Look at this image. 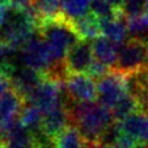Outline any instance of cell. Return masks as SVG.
I'll list each match as a JSON object with an SVG mask.
<instances>
[{
	"instance_id": "9",
	"label": "cell",
	"mask_w": 148,
	"mask_h": 148,
	"mask_svg": "<svg viewBox=\"0 0 148 148\" xmlns=\"http://www.w3.org/2000/svg\"><path fill=\"white\" fill-rule=\"evenodd\" d=\"M10 78H11L14 89L26 102V99L29 97V94L44 80V75L42 72L34 70V69L23 65L22 67H15Z\"/></svg>"
},
{
	"instance_id": "3",
	"label": "cell",
	"mask_w": 148,
	"mask_h": 148,
	"mask_svg": "<svg viewBox=\"0 0 148 148\" xmlns=\"http://www.w3.org/2000/svg\"><path fill=\"white\" fill-rule=\"evenodd\" d=\"M148 67V44L138 39H129L119 48L115 65L112 67L124 75Z\"/></svg>"
},
{
	"instance_id": "16",
	"label": "cell",
	"mask_w": 148,
	"mask_h": 148,
	"mask_svg": "<svg viewBox=\"0 0 148 148\" xmlns=\"http://www.w3.org/2000/svg\"><path fill=\"white\" fill-rule=\"evenodd\" d=\"M91 3L92 0H61V16L75 22L91 12Z\"/></svg>"
},
{
	"instance_id": "26",
	"label": "cell",
	"mask_w": 148,
	"mask_h": 148,
	"mask_svg": "<svg viewBox=\"0 0 148 148\" xmlns=\"http://www.w3.org/2000/svg\"><path fill=\"white\" fill-rule=\"evenodd\" d=\"M31 1H32V0H11L12 5H15V6H17V8L28 6V5L31 4Z\"/></svg>"
},
{
	"instance_id": "10",
	"label": "cell",
	"mask_w": 148,
	"mask_h": 148,
	"mask_svg": "<svg viewBox=\"0 0 148 148\" xmlns=\"http://www.w3.org/2000/svg\"><path fill=\"white\" fill-rule=\"evenodd\" d=\"M69 125H71L69 110L65 104H61L59 107L51 109L44 114L42 130L49 137L55 138Z\"/></svg>"
},
{
	"instance_id": "30",
	"label": "cell",
	"mask_w": 148,
	"mask_h": 148,
	"mask_svg": "<svg viewBox=\"0 0 148 148\" xmlns=\"http://www.w3.org/2000/svg\"><path fill=\"white\" fill-rule=\"evenodd\" d=\"M145 15L148 16V0L146 1V5H145Z\"/></svg>"
},
{
	"instance_id": "11",
	"label": "cell",
	"mask_w": 148,
	"mask_h": 148,
	"mask_svg": "<svg viewBox=\"0 0 148 148\" xmlns=\"http://www.w3.org/2000/svg\"><path fill=\"white\" fill-rule=\"evenodd\" d=\"M123 134L129 135L136 142L148 143V115L137 112L119 121Z\"/></svg>"
},
{
	"instance_id": "18",
	"label": "cell",
	"mask_w": 148,
	"mask_h": 148,
	"mask_svg": "<svg viewBox=\"0 0 148 148\" xmlns=\"http://www.w3.org/2000/svg\"><path fill=\"white\" fill-rule=\"evenodd\" d=\"M86 145L87 141L73 125H69L59 136L55 137L56 148H84Z\"/></svg>"
},
{
	"instance_id": "4",
	"label": "cell",
	"mask_w": 148,
	"mask_h": 148,
	"mask_svg": "<svg viewBox=\"0 0 148 148\" xmlns=\"http://www.w3.org/2000/svg\"><path fill=\"white\" fill-rule=\"evenodd\" d=\"M20 59L25 66L34 69L43 75H45L55 64L48 45L40 36L39 31L31 37L23 48L20 50Z\"/></svg>"
},
{
	"instance_id": "15",
	"label": "cell",
	"mask_w": 148,
	"mask_h": 148,
	"mask_svg": "<svg viewBox=\"0 0 148 148\" xmlns=\"http://www.w3.org/2000/svg\"><path fill=\"white\" fill-rule=\"evenodd\" d=\"M43 118L44 113L38 107L29 102H25L22 112L20 114V120L26 129L29 130L32 134L40 131L43 125Z\"/></svg>"
},
{
	"instance_id": "19",
	"label": "cell",
	"mask_w": 148,
	"mask_h": 148,
	"mask_svg": "<svg viewBox=\"0 0 148 148\" xmlns=\"http://www.w3.org/2000/svg\"><path fill=\"white\" fill-rule=\"evenodd\" d=\"M31 4L42 18V22L56 18L61 15V0H32Z\"/></svg>"
},
{
	"instance_id": "1",
	"label": "cell",
	"mask_w": 148,
	"mask_h": 148,
	"mask_svg": "<svg viewBox=\"0 0 148 148\" xmlns=\"http://www.w3.org/2000/svg\"><path fill=\"white\" fill-rule=\"evenodd\" d=\"M65 105L71 125L76 126L87 142L99 140L105 129L115 121L112 109L99 102H75L67 98Z\"/></svg>"
},
{
	"instance_id": "27",
	"label": "cell",
	"mask_w": 148,
	"mask_h": 148,
	"mask_svg": "<svg viewBox=\"0 0 148 148\" xmlns=\"http://www.w3.org/2000/svg\"><path fill=\"white\" fill-rule=\"evenodd\" d=\"M108 1L113 5V6H115L116 9H121V6H123V3H124V0H108Z\"/></svg>"
},
{
	"instance_id": "21",
	"label": "cell",
	"mask_w": 148,
	"mask_h": 148,
	"mask_svg": "<svg viewBox=\"0 0 148 148\" xmlns=\"http://www.w3.org/2000/svg\"><path fill=\"white\" fill-rule=\"evenodd\" d=\"M146 1L147 0H124L120 11L126 18L143 15Z\"/></svg>"
},
{
	"instance_id": "5",
	"label": "cell",
	"mask_w": 148,
	"mask_h": 148,
	"mask_svg": "<svg viewBox=\"0 0 148 148\" xmlns=\"http://www.w3.org/2000/svg\"><path fill=\"white\" fill-rule=\"evenodd\" d=\"M126 92L125 75L114 69L97 80V99L109 109H112Z\"/></svg>"
},
{
	"instance_id": "2",
	"label": "cell",
	"mask_w": 148,
	"mask_h": 148,
	"mask_svg": "<svg viewBox=\"0 0 148 148\" xmlns=\"http://www.w3.org/2000/svg\"><path fill=\"white\" fill-rule=\"evenodd\" d=\"M38 31L48 45L55 64L65 62V56L69 49L81 40V37L72 22L61 15L56 18L43 22Z\"/></svg>"
},
{
	"instance_id": "25",
	"label": "cell",
	"mask_w": 148,
	"mask_h": 148,
	"mask_svg": "<svg viewBox=\"0 0 148 148\" xmlns=\"http://www.w3.org/2000/svg\"><path fill=\"white\" fill-rule=\"evenodd\" d=\"M84 148H109V146H107L105 143H103L102 141H91V142H87V145Z\"/></svg>"
},
{
	"instance_id": "22",
	"label": "cell",
	"mask_w": 148,
	"mask_h": 148,
	"mask_svg": "<svg viewBox=\"0 0 148 148\" xmlns=\"http://www.w3.org/2000/svg\"><path fill=\"white\" fill-rule=\"evenodd\" d=\"M121 135H123V131H121V127H120V123L115 120L112 125L105 129V131L100 136L99 141H102L103 143L110 147V146L118 143Z\"/></svg>"
},
{
	"instance_id": "8",
	"label": "cell",
	"mask_w": 148,
	"mask_h": 148,
	"mask_svg": "<svg viewBox=\"0 0 148 148\" xmlns=\"http://www.w3.org/2000/svg\"><path fill=\"white\" fill-rule=\"evenodd\" d=\"M4 148H34V137L21 123L20 116L0 127Z\"/></svg>"
},
{
	"instance_id": "14",
	"label": "cell",
	"mask_w": 148,
	"mask_h": 148,
	"mask_svg": "<svg viewBox=\"0 0 148 148\" xmlns=\"http://www.w3.org/2000/svg\"><path fill=\"white\" fill-rule=\"evenodd\" d=\"M72 25L75 26V29L77 31V33L80 34L81 39L93 40L102 34L100 20L92 12L76 20L75 22H72Z\"/></svg>"
},
{
	"instance_id": "20",
	"label": "cell",
	"mask_w": 148,
	"mask_h": 148,
	"mask_svg": "<svg viewBox=\"0 0 148 148\" xmlns=\"http://www.w3.org/2000/svg\"><path fill=\"white\" fill-rule=\"evenodd\" d=\"M91 12L99 20H108L121 16V11L113 6L108 0H92L91 3Z\"/></svg>"
},
{
	"instance_id": "17",
	"label": "cell",
	"mask_w": 148,
	"mask_h": 148,
	"mask_svg": "<svg viewBox=\"0 0 148 148\" xmlns=\"http://www.w3.org/2000/svg\"><path fill=\"white\" fill-rule=\"evenodd\" d=\"M112 112L114 115V119L116 121H121L125 118H127V116L132 115L134 113L141 112V105L138 99L134 94L126 92L112 108Z\"/></svg>"
},
{
	"instance_id": "24",
	"label": "cell",
	"mask_w": 148,
	"mask_h": 148,
	"mask_svg": "<svg viewBox=\"0 0 148 148\" xmlns=\"http://www.w3.org/2000/svg\"><path fill=\"white\" fill-rule=\"evenodd\" d=\"M12 88L14 87H12V82H11L10 76H8L6 73L0 71V96L5 94L9 91H11Z\"/></svg>"
},
{
	"instance_id": "29",
	"label": "cell",
	"mask_w": 148,
	"mask_h": 148,
	"mask_svg": "<svg viewBox=\"0 0 148 148\" xmlns=\"http://www.w3.org/2000/svg\"><path fill=\"white\" fill-rule=\"evenodd\" d=\"M109 148H125L124 146H121L120 143H116V145H113V146H110Z\"/></svg>"
},
{
	"instance_id": "23",
	"label": "cell",
	"mask_w": 148,
	"mask_h": 148,
	"mask_svg": "<svg viewBox=\"0 0 148 148\" xmlns=\"http://www.w3.org/2000/svg\"><path fill=\"white\" fill-rule=\"evenodd\" d=\"M110 70H112V67H110V66L105 65V64H103V62H100L98 60H94L93 64L91 65V67L88 69L87 73L91 77H93L94 80H99L100 77H103V76L107 75Z\"/></svg>"
},
{
	"instance_id": "13",
	"label": "cell",
	"mask_w": 148,
	"mask_h": 148,
	"mask_svg": "<svg viewBox=\"0 0 148 148\" xmlns=\"http://www.w3.org/2000/svg\"><path fill=\"white\" fill-rule=\"evenodd\" d=\"M124 15L115 18H108V20H100V26H102V34L120 47L123 45L126 38L129 37L127 32V25L126 21H124Z\"/></svg>"
},
{
	"instance_id": "28",
	"label": "cell",
	"mask_w": 148,
	"mask_h": 148,
	"mask_svg": "<svg viewBox=\"0 0 148 148\" xmlns=\"http://www.w3.org/2000/svg\"><path fill=\"white\" fill-rule=\"evenodd\" d=\"M132 148H148V143H145V142H137Z\"/></svg>"
},
{
	"instance_id": "12",
	"label": "cell",
	"mask_w": 148,
	"mask_h": 148,
	"mask_svg": "<svg viewBox=\"0 0 148 148\" xmlns=\"http://www.w3.org/2000/svg\"><path fill=\"white\" fill-rule=\"evenodd\" d=\"M92 50L96 60L103 62V64L110 67L115 65L119 47L105 36H99L96 39L92 40Z\"/></svg>"
},
{
	"instance_id": "31",
	"label": "cell",
	"mask_w": 148,
	"mask_h": 148,
	"mask_svg": "<svg viewBox=\"0 0 148 148\" xmlns=\"http://www.w3.org/2000/svg\"><path fill=\"white\" fill-rule=\"evenodd\" d=\"M0 146H3V134H1V130H0Z\"/></svg>"
},
{
	"instance_id": "6",
	"label": "cell",
	"mask_w": 148,
	"mask_h": 148,
	"mask_svg": "<svg viewBox=\"0 0 148 148\" xmlns=\"http://www.w3.org/2000/svg\"><path fill=\"white\" fill-rule=\"evenodd\" d=\"M65 92L75 102H93L97 98V82L88 73H70L65 80Z\"/></svg>"
},
{
	"instance_id": "7",
	"label": "cell",
	"mask_w": 148,
	"mask_h": 148,
	"mask_svg": "<svg viewBox=\"0 0 148 148\" xmlns=\"http://www.w3.org/2000/svg\"><path fill=\"white\" fill-rule=\"evenodd\" d=\"M94 61L92 40L81 39L69 49L65 56V65L69 73H87Z\"/></svg>"
}]
</instances>
